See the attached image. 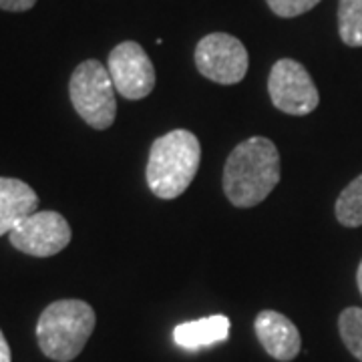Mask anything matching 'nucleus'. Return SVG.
Masks as SVG:
<instances>
[{
	"mask_svg": "<svg viewBox=\"0 0 362 362\" xmlns=\"http://www.w3.org/2000/svg\"><path fill=\"white\" fill-rule=\"evenodd\" d=\"M107 69L117 93L129 101L145 99L156 87L153 63L147 52L143 51L141 45L133 40L117 45L109 54Z\"/></svg>",
	"mask_w": 362,
	"mask_h": 362,
	"instance_id": "obj_8",
	"label": "nucleus"
},
{
	"mask_svg": "<svg viewBox=\"0 0 362 362\" xmlns=\"http://www.w3.org/2000/svg\"><path fill=\"white\" fill-rule=\"evenodd\" d=\"M39 206V195L35 189L16 177H0V235L11 233L25 220L35 214Z\"/></svg>",
	"mask_w": 362,
	"mask_h": 362,
	"instance_id": "obj_10",
	"label": "nucleus"
},
{
	"mask_svg": "<svg viewBox=\"0 0 362 362\" xmlns=\"http://www.w3.org/2000/svg\"><path fill=\"white\" fill-rule=\"evenodd\" d=\"M202 145L192 131L173 129L157 137L147 159V185L161 199L180 197L199 169Z\"/></svg>",
	"mask_w": 362,
	"mask_h": 362,
	"instance_id": "obj_2",
	"label": "nucleus"
},
{
	"mask_svg": "<svg viewBox=\"0 0 362 362\" xmlns=\"http://www.w3.org/2000/svg\"><path fill=\"white\" fill-rule=\"evenodd\" d=\"M35 4L37 0H0V8L11 11V13H25V11H30Z\"/></svg>",
	"mask_w": 362,
	"mask_h": 362,
	"instance_id": "obj_16",
	"label": "nucleus"
},
{
	"mask_svg": "<svg viewBox=\"0 0 362 362\" xmlns=\"http://www.w3.org/2000/svg\"><path fill=\"white\" fill-rule=\"evenodd\" d=\"M69 95L78 117L93 129L105 131L115 123V85L103 63L95 59L81 63L71 75Z\"/></svg>",
	"mask_w": 362,
	"mask_h": 362,
	"instance_id": "obj_4",
	"label": "nucleus"
},
{
	"mask_svg": "<svg viewBox=\"0 0 362 362\" xmlns=\"http://www.w3.org/2000/svg\"><path fill=\"white\" fill-rule=\"evenodd\" d=\"M97 316L83 300H57L37 322V342L47 358L71 362L83 352L95 330Z\"/></svg>",
	"mask_w": 362,
	"mask_h": 362,
	"instance_id": "obj_3",
	"label": "nucleus"
},
{
	"mask_svg": "<svg viewBox=\"0 0 362 362\" xmlns=\"http://www.w3.org/2000/svg\"><path fill=\"white\" fill-rule=\"evenodd\" d=\"M338 33L344 45L362 47V0L338 2Z\"/></svg>",
	"mask_w": 362,
	"mask_h": 362,
	"instance_id": "obj_13",
	"label": "nucleus"
},
{
	"mask_svg": "<svg viewBox=\"0 0 362 362\" xmlns=\"http://www.w3.org/2000/svg\"><path fill=\"white\" fill-rule=\"evenodd\" d=\"M230 328H232L230 318L223 314H216V316H207V318H199V320H192V322H183L175 326L173 340L181 349L199 350L228 340Z\"/></svg>",
	"mask_w": 362,
	"mask_h": 362,
	"instance_id": "obj_11",
	"label": "nucleus"
},
{
	"mask_svg": "<svg viewBox=\"0 0 362 362\" xmlns=\"http://www.w3.org/2000/svg\"><path fill=\"white\" fill-rule=\"evenodd\" d=\"M0 362H13V354H11V346L6 342V338L0 330Z\"/></svg>",
	"mask_w": 362,
	"mask_h": 362,
	"instance_id": "obj_17",
	"label": "nucleus"
},
{
	"mask_svg": "<svg viewBox=\"0 0 362 362\" xmlns=\"http://www.w3.org/2000/svg\"><path fill=\"white\" fill-rule=\"evenodd\" d=\"M270 11L282 18H294L312 11L320 0H266Z\"/></svg>",
	"mask_w": 362,
	"mask_h": 362,
	"instance_id": "obj_15",
	"label": "nucleus"
},
{
	"mask_svg": "<svg viewBox=\"0 0 362 362\" xmlns=\"http://www.w3.org/2000/svg\"><path fill=\"white\" fill-rule=\"evenodd\" d=\"M254 330L259 344L272 358L290 362L296 358L302 349V338L296 324L276 310H262L254 320Z\"/></svg>",
	"mask_w": 362,
	"mask_h": 362,
	"instance_id": "obj_9",
	"label": "nucleus"
},
{
	"mask_svg": "<svg viewBox=\"0 0 362 362\" xmlns=\"http://www.w3.org/2000/svg\"><path fill=\"white\" fill-rule=\"evenodd\" d=\"M280 183V153L266 137L238 143L223 168V192L235 207L262 204Z\"/></svg>",
	"mask_w": 362,
	"mask_h": 362,
	"instance_id": "obj_1",
	"label": "nucleus"
},
{
	"mask_svg": "<svg viewBox=\"0 0 362 362\" xmlns=\"http://www.w3.org/2000/svg\"><path fill=\"white\" fill-rule=\"evenodd\" d=\"M337 220L346 228L362 226V175L352 180L337 199Z\"/></svg>",
	"mask_w": 362,
	"mask_h": 362,
	"instance_id": "obj_12",
	"label": "nucleus"
},
{
	"mask_svg": "<svg viewBox=\"0 0 362 362\" xmlns=\"http://www.w3.org/2000/svg\"><path fill=\"white\" fill-rule=\"evenodd\" d=\"M338 330L350 354L362 362V308H346L338 318Z\"/></svg>",
	"mask_w": 362,
	"mask_h": 362,
	"instance_id": "obj_14",
	"label": "nucleus"
},
{
	"mask_svg": "<svg viewBox=\"0 0 362 362\" xmlns=\"http://www.w3.org/2000/svg\"><path fill=\"white\" fill-rule=\"evenodd\" d=\"M247 51L244 42L228 33H211L195 47V66L209 81L235 85L246 77Z\"/></svg>",
	"mask_w": 362,
	"mask_h": 362,
	"instance_id": "obj_6",
	"label": "nucleus"
},
{
	"mask_svg": "<svg viewBox=\"0 0 362 362\" xmlns=\"http://www.w3.org/2000/svg\"><path fill=\"white\" fill-rule=\"evenodd\" d=\"M356 282H358V290H361V294H362V259H361V266H358V272H356Z\"/></svg>",
	"mask_w": 362,
	"mask_h": 362,
	"instance_id": "obj_18",
	"label": "nucleus"
},
{
	"mask_svg": "<svg viewBox=\"0 0 362 362\" xmlns=\"http://www.w3.org/2000/svg\"><path fill=\"white\" fill-rule=\"evenodd\" d=\"M272 105L286 115H310L320 103L310 73L292 59H280L268 77Z\"/></svg>",
	"mask_w": 362,
	"mask_h": 362,
	"instance_id": "obj_5",
	"label": "nucleus"
},
{
	"mask_svg": "<svg viewBox=\"0 0 362 362\" xmlns=\"http://www.w3.org/2000/svg\"><path fill=\"white\" fill-rule=\"evenodd\" d=\"M73 233L69 221L59 211H35L26 216L13 232L8 240L18 252L35 256V258H49L63 252Z\"/></svg>",
	"mask_w": 362,
	"mask_h": 362,
	"instance_id": "obj_7",
	"label": "nucleus"
}]
</instances>
